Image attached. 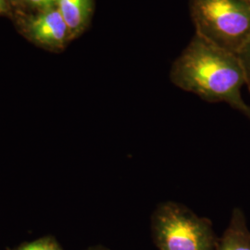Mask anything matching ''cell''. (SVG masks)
<instances>
[{"label": "cell", "mask_w": 250, "mask_h": 250, "mask_svg": "<svg viewBox=\"0 0 250 250\" xmlns=\"http://www.w3.org/2000/svg\"><path fill=\"white\" fill-rule=\"evenodd\" d=\"M170 79L180 89L209 103H226L250 120V107L242 98L246 78L237 54L194 34L171 64Z\"/></svg>", "instance_id": "obj_1"}, {"label": "cell", "mask_w": 250, "mask_h": 250, "mask_svg": "<svg viewBox=\"0 0 250 250\" xmlns=\"http://www.w3.org/2000/svg\"><path fill=\"white\" fill-rule=\"evenodd\" d=\"M197 34L213 45L237 54L250 37V7L242 0H189Z\"/></svg>", "instance_id": "obj_2"}, {"label": "cell", "mask_w": 250, "mask_h": 250, "mask_svg": "<svg viewBox=\"0 0 250 250\" xmlns=\"http://www.w3.org/2000/svg\"><path fill=\"white\" fill-rule=\"evenodd\" d=\"M151 232L159 250H214L219 239L210 220L171 201L153 212Z\"/></svg>", "instance_id": "obj_3"}, {"label": "cell", "mask_w": 250, "mask_h": 250, "mask_svg": "<svg viewBox=\"0 0 250 250\" xmlns=\"http://www.w3.org/2000/svg\"><path fill=\"white\" fill-rule=\"evenodd\" d=\"M28 36L41 45L59 48L73 38L58 8L42 10L27 21Z\"/></svg>", "instance_id": "obj_4"}, {"label": "cell", "mask_w": 250, "mask_h": 250, "mask_svg": "<svg viewBox=\"0 0 250 250\" xmlns=\"http://www.w3.org/2000/svg\"><path fill=\"white\" fill-rule=\"evenodd\" d=\"M214 250H250V230L240 208L232 210L229 224Z\"/></svg>", "instance_id": "obj_5"}, {"label": "cell", "mask_w": 250, "mask_h": 250, "mask_svg": "<svg viewBox=\"0 0 250 250\" xmlns=\"http://www.w3.org/2000/svg\"><path fill=\"white\" fill-rule=\"evenodd\" d=\"M56 7L69 27L72 37H75L89 25L94 0H58Z\"/></svg>", "instance_id": "obj_6"}, {"label": "cell", "mask_w": 250, "mask_h": 250, "mask_svg": "<svg viewBox=\"0 0 250 250\" xmlns=\"http://www.w3.org/2000/svg\"><path fill=\"white\" fill-rule=\"evenodd\" d=\"M245 72L246 85L250 93V37L247 43L242 47L241 50L237 53Z\"/></svg>", "instance_id": "obj_7"}, {"label": "cell", "mask_w": 250, "mask_h": 250, "mask_svg": "<svg viewBox=\"0 0 250 250\" xmlns=\"http://www.w3.org/2000/svg\"><path fill=\"white\" fill-rule=\"evenodd\" d=\"M20 250H60L59 248L48 241H37L31 243Z\"/></svg>", "instance_id": "obj_8"}, {"label": "cell", "mask_w": 250, "mask_h": 250, "mask_svg": "<svg viewBox=\"0 0 250 250\" xmlns=\"http://www.w3.org/2000/svg\"><path fill=\"white\" fill-rule=\"evenodd\" d=\"M31 5L37 7L42 10L51 9L56 7L58 0H27Z\"/></svg>", "instance_id": "obj_9"}, {"label": "cell", "mask_w": 250, "mask_h": 250, "mask_svg": "<svg viewBox=\"0 0 250 250\" xmlns=\"http://www.w3.org/2000/svg\"><path fill=\"white\" fill-rule=\"evenodd\" d=\"M9 11V5L6 0H0V13H7Z\"/></svg>", "instance_id": "obj_10"}, {"label": "cell", "mask_w": 250, "mask_h": 250, "mask_svg": "<svg viewBox=\"0 0 250 250\" xmlns=\"http://www.w3.org/2000/svg\"><path fill=\"white\" fill-rule=\"evenodd\" d=\"M242 1H243V2H245L246 4H248V5L250 7V0H242Z\"/></svg>", "instance_id": "obj_11"}]
</instances>
